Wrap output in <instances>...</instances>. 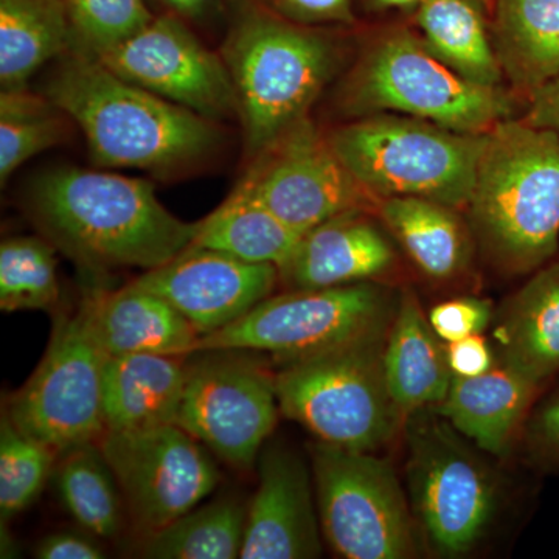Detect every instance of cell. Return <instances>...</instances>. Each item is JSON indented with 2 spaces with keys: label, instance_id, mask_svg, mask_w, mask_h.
<instances>
[{
  "label": "cell",
  "instance_id": "1",
  "mask_svg": "<svg viewBox=\"0 0 559 559\" xmlns=\"http://www.w3.org/2000/svg\"><path fill=\"white\" fill-rule=\"evenodd\" d=\"M40 92L75 121L105 167L171 178L204 165L224 143L219 123L120 79L75 44Z\"/></svg>",
  "mask_w": 559,
  "mask_h": 559
},
{
  "label": "cell",
  "instance_id": "2",
  "mask_svg": "<svg viewBox=\"0 0 559 559\" xmlns=\"http://www.w3.org/2000/svg\"><path fill=\"white\" fill-rule=\"evenodd\" d=\"M32 219L84 270H156L190 248L197 223L173 215L153 182L112 173L58 168L35 180Z\"/></svg>",
  "mask_w": 559,
  "mask_h": 559
},
{
  "label": "cell",
  "instance_id": "3",
  "mask_svg": "<svg viewBox=\"0 0 559 559\" xmlns=\"http://www.w3.org/2000/svg\"><path fill=\"white\" fill-rule=\"evenodd\" d=\"M219 53L237 94L248 160L308 117L342 64L334 36L248 2L235 14Z\"/></svg>",
  "mask_w": 559,
  "mask_h": 559
},
{
  "label": "cell",
  "instance_id": "4",
  "mask_svg": "<svg viewBox=\"0 0 559 559\" xmlns=\"http://www.w3.org/2000/svg\"><path fill=\"white\" fill-rule=\"evenodd\" d=\"M474 235L513 274L538 271L559 245V134L522 119L488 132L469 205Z\"/></svg>",
  "mask_w": 559,
  "mask_h": 559
},
{
  "label": "cell",
  "instance_id": "5",
  "mask_svg": "<svg viewBox=\"0 0 559 559\" xmlns=\"http://www.w3.org/2000/svg\"><path fill=\"white\" fill-rule=\"evenodd\" d=\"M360 186L378 200L414 197L468 209L487 134H465L401 116L373 114L326 132Z\"/></svg>",
  "mask_w": 559,
  "mask_h": 559
},
{
  "label": "cell",
  "instance_id": "6",
  "mask_svg": "<svg viewBox=\"0 0 559 559\" xmlns=\"http://www.w3.org/2000/svg\"><path fill=\"white\" fill-rule=\"evenodd\" d=\"M388 334L278 362L274 384L280 412L323 443L353 451L380 450L406 426L385 380Z\"/></svg>",
  "mask_w": 559,
  "mask_h": 559
},
{
  "label": "cell",
  "instance_id": "7",
  "mask_svg": "<svg viewBox=\"0 0 559 559\" xmlns=\"http://www.w3.org/2000/svg\"><path fill=\"white\" fill-rule=\"evenodd\" d=\"M353 119L395 112L465 134H487L511 119L513 100L448 68L409 31H393L360 55L340 91Z\"/></svg>",
  "mask_w": 559,
  "mask_h": 559
},
{
  "label": "cell",
  "instance_id": "8",
  "mask_svg": "<svg viewBox=\"0 0 559 559\" xmlns=\"http://www.w3.org/2000/svg\"><path fill=\"white\" fill-rule=\"evenodd\" d=\"M400 297L377 283L290 289L261 301L237 322L198 340L197 353L245 349L277 362L307 358L373 334L388 333Z\"/></svg>",
  "mask_w": 559,
  "mask_h": 559
},
{
  "label": "cell",
  "instance_id": "9",
  "mask_svg": "<svg viewBox=\"0 0 559 559\" xmlns=\"http://www.w3.org/2000/svg\"><path fill=\"white\" fill-rule=\"evenodd\" d=\"M311 473L323 536L340 557H417L414 518L388 460L318 440Z\"/></svg>",
  "mask_w": 559,
  "mask_h": 559
},
{
  "label": "cell",
  "instance_id": "10",
  "mask_svg": "<svg viewBox=\"0 0 559 559\" xmlns=\"http://www.w3.org/2000/svg\"><path fill=\"white\" fill-rule=\"evenodd\" d=\"M407 476L415 520L443 557H460L484 538L495 516V479L443 417L409 415Z\"/></svg>",
  "mask_w": 559,
  "mask_h": 559
},
{
  "label": "cell",
  "instance_id": "11",
  "mask_svg": "<svg viewBox=\"0 0 559 559\" xmlns=\"http://www.w3.org/2000/svg\"><path fill=\"white\" fill-rule=\"evenodd\" d=\"M108 358L92 330L86 301L55 320L49 347L31 380L7 404L17 429L60 457L105 433L103 371Z\"/></svg>",
  "mask_w": 559,
  "mask_h": 559
},
{
  "label": "cell",
  "instance_id": "12",
  "mask_svg": "<svg viewBox=\"0 0 559 559\" xmlns=\"http://www.w3.org/2000/svg\"><path fill=\"white\" fill-rule=\"evenodd\" d=\"M245 349H209L189 360L176 425L231 468L249 471L280 412L274 373Z\"/></svg>",
  "mask_w": 559,
  "mask_h": 559
},
{
  "label": "cell",
  "instance_id": "13",
  "mask_svg": "<svg viewBox=\"0 0 559 559\" xmlns=\"http://www.w3.org/2000/svg\"><path fill=\"white\" fill-rule=\"evenodd\" d=\"M235 189L301 235L342 213L360 210L377 215L381 201L347 170L326 132L310 117L249 160Z\"/></svg>",
  "mask_w": 559,
  "mask_h": 559
},
{
  "label": "cell",
  "instance_id": "14",
  "mask_svg": "<svg viewBox=\"0 0 559 559\" xmlns=\"http://www.w3.org/2000/svg\"><path fill=\"white\" fill-rule=\"evenodd\" d=\"M135 530L159 532L197 509L219 481L215 460L179 425L105 432L98 440Z\"/></svg>",
  "mask_w": 559,
  "mask_h": 559
},
{
  "label": "cell",
  "instance_id": "15",
  "mask_svg": "<svg viewBox=\"0 0 559 559\" xmlns=\"http://www.w3.org/2000/svg\"><path fill=\"white\" fill-rule=\"evenodd\" d=\"M190 25L173 13L154 16L97 58L120 79L205 119L238 120L237 94L226 62Z\"/></svg>",
  "mask_w": 559,
  "mask_h": 559
},
{
  "label": "cell",
  "instance_id": "16",
  "mask_svg": "<svg viewBox=\"0 0 559 559\" xmlns=\"http://www.w3.org/2000/svg\"><path fill=\"white\" fill-rule=\"evenodd\" d=\"M278 280L274 264L249 263L219 250L190 246L130 285L170 301L205 336L245 318L272 296Z\"/></svg>",
  "mask_w": 559,
  "mask_h": 559
},
{
  "label": "cell",
  "instance_id": "17",
  "mask_svg": "<svg viewBox=\"0 0 559 559\" xmlns=\"http://www.w3.org/2000/svg\"><path fill=\"white\" fill-rule=\"evenodd\" d=\"M259 488L248 507L242 559L322 557L312 476L299 455L280 444L259 455Z\"/></svg>",
  "mask_w": 559,
  "mask_h": 559
},
{
  "label": "cell",
  "instance_id": "18",
  "mask_svg": "<svg viewBox=\"0 0 559 559\" xmlns=\"http://www.w3.org/2000/svg\"><path fill=\"white\" fill-rule=\"evenodd\" d=\"M370 212L342 213L300 238L280 272L289 289H320L371 282L392 270L395 250Z\"/></svg>",
  "mask_w": 559,
  "mask_h": 559
},
{
  "label": "cell",
  "instance_id": "19",
  "mask_svg": "<svg viewBox=\"0 0 559 559\" xmlns=\"http://www.w3.org/2000/svg\"><path fill=\"white\" fill-rule=\"evenodd\" d=\"M92 330L108 356L197 353L201 334L175 307L150 290L128 285L84 297Z\"/></svg>",
  "mask_w": 559,
  "mask_h": 559
},
{
  "label": "cell",
  "instance_id": "20",
  "mask_svg": "<svg viewBox=\"0 0 559 559\" xmlns=\"http://www.w3.org/2000/svg\"><path fill=\"white\" fill-rule=\"evenodd\" d=\"M190 356H108L103 371L105 432L173 425L178 418Z\"/></svg>",
  "mask_w": 559,
  "mask_h": 559
},
{
  "label": "cell",
  "instance_id": "21",
  "mask_svg": "<svg viewBox=\"0 0 559 559\" xmlns=\"http://www.w3.org/2000/svg\"><path fill=\"white\" fill-rule=\"evenodd\" d=\"M539 388L520 370L500 360L480 377L454 374L450 392L436 412L460 436L473 440L481 451L500 457L509 450Z\"/></svg>",
  "mask_w": 559,
  "mask_h": 559
},
{
  "label": "cell",
  "instance_id": "22",
  "mask_svg": "<svg viewBox=\"0 0 559 559\" xmlns=\"http://www.w3.org/2000/svg\"><path fill=\"white\" fill-rule=\"evenodd\" d=\"M390 395L404 417L437 407L450 392L452 373L447 347L430 326L414 290L400 294L384 348Z\"/></svg>",
  "mask_w": 559,
  "mask_h": 559
},
{
  "label": "cell",
  "instance_id": "23",
  "mask_svg": "<svg viewBox=\"0 0 559 559\" xmlns=\"http://www.w3.org/2000/svg\"><path fill=\"white\" fill-rule=\"evenodd\" d=\"M500 360L538 385L559 370V261L539 267L498 329Z\"/></svg>",
  "mask_w": 559,
  "mask_h": 559
},
{
  "label": "cell",
  "instance_id": "24",
  "mask_svg": "<svg viewBox=\"0 0 559 559\" xmlns=\"http://www.w3.org/2000/svg\"><path fill=\"white\" fill-rule=\"evenodd\" d=\"M492 40L503 76L530 97L559 75V0H496Z\"/></svg>",
  "mask_w": 559,
  "mask_h": 559
},
{
  "label": "cell",
  "instance_id": "25",
  "mask_svg": "<svg viewBox=\"0 0 559 559\" xmlns=\"http://www.w3.org/2000/svg\"><path fill=\"white\" fill-rule=\"evenodd\" d=\"M377 215L429 278H454L468 266L469 229L457 209L423 198L393 197L380 201Z\"/></svg>",
  "mask_w": 559,
  "mask_h": 559
},
{
  "label": "cell",
  "instance_id": "26",
  "mask_svg": "<svg viewBox=\"0 0 559 559\" xmlns=\"http://www.w3.org/2000/svg\"><path fill=\"white\" fill-rule=\"evenodd\" d=\"M487 17L477 0H423L417 9L423 43L440 61L463 79L499 87L502 66Z\"/></svg>",
  "mask_w": 559,
  "mask_h": 559
},
{
  "label": "cell",
  "instance_id": "27",
  "mask_svg": "<svg viewBox=\"0 0 559 559\" xmlns=\"http://www.w3.org/2000/svg\"><path fill=\"white\" fill-rule=\"evenodd\" d=\"M73 31L62 0H0V84L28 86L47 62L73 46Z\"/></svg>",
  "mask_w": 559,
  "mask_h": 559
},
{
  "label": "cell",
  "instance_id": "28",
  "mask_svg": "<svg viewBox=\"0 0 559 559\" xmlns=\"http://www.w3.org/2000/svg\"><path fill=\"white\" fill-rule=\"evenodd\" d=\"M301 237L270 210L234 189L215 212L200 221L191 246L219 250L249 263L274 264L282 270Z\"/></svg>",
  "mask_w": 559,
  "mask_h": 559
},
{
  "label": "cell",
  "instance_id": "29",
  "mask_svg": "<svg viewBox=\"0 0 559 559\" xmlns=\"http://www.w3.org/2000/svg\"><path fill=\"white\" fill-rule=\"evenodd\" d=\"M51 479L70 516L98 539L119 538L127 506L98 441L80 444L57 460Z\"/></svg>",
  "mask_w": 559,
  "mask_h": 559
},
{
  "label": "cell",
  "instance_id": "30",
  "mask_svg": "<svg viewBox=\"0 0 559 559\" xmlns=\"http://www.w3.org/2000/svg\"><path fill=\"white\" fill-rule=\"evenodd\" d=\"M248 506L234 498L213 500L143 536L142 557L153 559H235L245 544Z\"/></svg>",
  "mask_w": 559,
  "mask_h": 559
},
{
  "label": "cell",
  "instance_id": "31",
  "mask_svg": "<svg viewBox=\"0 0 559 559\" xmlns=\"http://www.w3.org/2000/svg\"><path fill=\"white\" fill-rule=\"evenodd\" d=\"M75 121L44 92L28 86L0 92V182L44 151L69 139Z\"/></svg>",
  "mask_w": 559,
  "mask_h": 559
},
{
  "label": "cell",
  "instance_id": "32",
  "mask_svg": "<svg viewBox=\"0 0 559 559\" xmlns=\"http://www.w3.org/2000/svg\"><path fill=\"white\" fill-rule=\"evenodd\" d=\"M47 238L14 237L0 245V310L51 311L60 304L58 261Z\"/></svg>",
  "mask_w": 559,
  "mask_h": 559
},
{
  "label": "cell",
  "instance_id": "33",
  "mask_svg": "<svg viewBox=\"0 0 559 559\" xmlns=\"http://www.w3.org/2000/svg\"><path fill=\"white\" fill-rule=\"evenodd\" d=\"M58 455L22 432L3 412L0 421V516L9 521L31 509L53 476Z\"/></svg>",
  "mask_w": 559,
  "mask_h": 559
},
{
  "label": "cell",
  "instance_id": "34",
  "mask_svg": "<svg viewBox=\"0 0 559 559\" xmlns=\"http://www.w3.org/2000/svg\"><path fill=\"white\" fill-rule=\"evenodd\" d=\"M73 44L97 55L119 46L145 27L154 14L143 0H62Z\"/></svg>",
  "mask_w": 559,
  "mask_h": 559
},
{
  "label": "cell",
  "instance_id": "35",
  "mask_svg": "<svg viewBox=\"0 0 559 559\" xmlns=\"http://www.w3.org/2000/svg\"><path fill=\"white\" fill-rule=\"evenodd\" d=\"M429 322L444 344L481 334L492 319L491 301L462 297L441 301L429 312Z\"/></svg>",
  "mask_w": 559,
  "mask_h": 559
},
{
  "label": "cell",
  "instance_id": "36",
  "mask_svg": "<svg viewBox=\"0 0 559 559\" xmlns=\"http://www.w3.org/2000/svg\"><path fill=\"white\" fill-rule=\"evenodd\" d=\"M353 0H270V9L296 24H353Z\"/></svg>",
  "mask_w": 559,
  "mask_h": 559
},
{
  "label": "cell",
  "instance_id": "37",
  "mask_svg": "<svg viewBox=\"0 0 559 559\" xmlns=\"http://www.w3.org/2000/svg\"><path fill=\"white\" fill-rule=\"evenodd\" d=\"M40 559H103L106 558L100 539L90 532H55L44 536L36 546Z\"/></svg>",
  "mask_w": 559,
  "mask_h": 559
},
{
  "label": "cell",
  "instance_id": "38",
  "mask_svg": "<svg viewBox=\"0 0 559 559\" xmlns=\"http://www.w3.org/2000/svg\"><path fill=\"white\" fill-rule=\"evenodd\" d=\"M452 373L463 378L480 377L496 366V358L481 334L447 344Z\"/></svg>",
  "mask_w": 559,
  "mask_h": 559
},
{
  "label": "cell",
  "instance_id": "39",
  "mask_svg": "<svg viewBox=\"0 0 559 559\" xmlns=\"http://www.w3.org/2000/svg\"><path fill=\"white\" fill-rule=\"evenodd\" d=\"M527 100V112L522 120L559 134V75L533 92Z\"/></svg>",
  "mask_w": 559,
  "mask_h": 559
},
{
  "label": "cell",
  "instance_id": "40",
  "mask_svg": "<svg viewBox=\"0 0 559 559\" xmlns=\"http://www.w3.org/2000/svg\"><path fill=\"white\" fill-rule=\"evenodd\" d=\"M159 2L168 13L182 17L189 24L212 20L221 10L219 0H159Z\"/></svg>",
  "mask_w": 559,
  "mask_h": 559
},
{
  "label": "cell",
  "instance_id": "41",
  "mask_svg": "<svg viewBox=\"0 0 559 559\" xmlns=\"http://www.w3.org/2000/svg\"><path fill=\"white\" fill-rule=\"evenodd\" d=\"M536 433L540 441L559 454V393L547 401L536 417Z\"/></svg>",
  "mask_w": 559,
  "mask_h": 559
},
{
  "label": "cell",
  "instance_id": "42",
  "mask_svg": "<svg viewBox=\"0 0 559 559\" xmlns=\"http://www.w3.org/2000/svg\"><path fill=\"white\" fill-rule=\"evenodd\" d=\"M377 10H417L423 0H369Z\"/></svg>",
  "mask_w": 559,
  "mask_h": 559
},
{
  "label": "cell",
  "instance_id": "43",
  "mask_svg": "<svg viewBox=\"0 0 559 559\" xmlns=\"http://www.w3.org/2000/svg\"><path fill=\"white\" fill-rule=\"evenodd\" d=\"M484 10L487 11L488 17H491L492 10H495L496 0H477Z\"/></svg>",
  "mask_w": 559,
  "mask_h": 559
}]
</instances>
